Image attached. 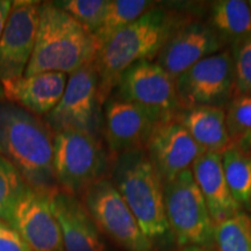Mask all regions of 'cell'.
I'll return each mask as SVG.
<instances>
[{
  "label": "cell",
  "instance_id": "1",
  "mask_svg": "<svg viewBox=\"0 0 251 251\" xmlns=\"http://www.w3.org/2000/svg\"><path fill=\"white\" fill-rule=\"evenodd\" d=\"M187 21L188 19L179 13L156 5L113 35L99 49L94 59L100 105L107 100L126 70L139 62L156 58L172 34Z\"/></svg>",
  "mask_w": 251,
  "mask_h": 251
},
{
  "label": "cell",
  "instance_id": "2",
  "mask_svg": "<svg viewBox=\"0 0 251 251\" xmlns=\"http://www.w3.org/2000/svg\"><path fill=\"white\" fill-rule=\"evenodd\" d=\"M54 131L35 114L0 103V153L31 188L52 197L59 188L54 169Z\"/></svg>",
  "mask_w": 251,
  "mask_h": 251
},
{
  "label": "cell",
  "instance_id": "3",
  "mask_svg": "<svg viewBox=\"0 0 251 251\" xmlns=\"http://www.w3.org/2000/svg\"><path fill=\"white\" fill-rule=\"evenodd\" d=\"M98 47L92 34L54 2L40 6L35 48L25 76L43 72L74 74L94 62Z\"/></svg>",
  "mask_w": 251,
  "mask_h": 251
},
{
  "label": "cell",
  "instance_id": "4",
  "mask_svg": "<svg viewBox=\"0 0 251 251\" xmlns=\"http://www.w3.org/2000/svg\"><path fill=\"white\" fill-rule=\"evenodd\" d=\"M112 181L151 242L168 233L163 181L146 149L115 157Z\"/></svg>",
  "mask_w": 251,
  "mask_h": 251
},
{
  "label": "cell",
  "instance_id": "5",
  "mask_svg": "<svg viewBox=\"0 0 251 251\" xmlns=\"http://www.w3.org/2000/svg\"><path fill=\"white\" fill-rule=\"evenodd\" d=\"M169 229L180 247H214V222L192 170L163 183Z\"/></svg>",
  "mask_w": 251,
  "mask_h": 251
},
{
  "label": "cell",
  "instance_id": "6",
  "mask_svg": "<svg viewBox=\"0 0 251 251\" xmlns=\"http://www.w3.org/2000/svg\"><path fill=\"white\" fill-rule=\"evenodd\" d=\"M106 156L96 135L84 131H61L54 139V169L59 188L72 196L81 194L102 179Z\"/></svg>",
  "mask_w": 251,
  "mask_h": 251
},
{
  "label": "cell",
  "instance_id": "7",
  "mask_svg": "<svg viewBox=\"0 0 251 251\" xmlns=\"http://www.w3.org/2000/svg\"><path fill=\"white\" fill-rule=\"evenodd\" d=\"M83 205L99 231L127 251H151L152 242L111 179L102 178L81 193Z\"/></svg>",
  "mask_w": 251,
  "mask_h": 251
},
{
  "label": "cell",
  "instance_id": "8",
  "mask_svg": "<svg viewBox=\"0 0 251 251\" xmlns=\"http://www.w3.org/2000/svg\"><path fill=\"white\" fill-rule=\"evenodd\" d=\"M180 111L199 106L224 108L234 98V56L229 50L201 59L176 78Z\"/></svg>",
  "mask_w": 251,
  "mask_h": 251
},
{
  "label": "cell",
  "instance_id": "9",
  "mask_svg": "<svg viewBox=\"0 0 251 251\" xmlns=\"http://www.w3.org/2000/svg\"><path fill=\"white\" fill-rule=\"evenodd\" d=\"M119 98L148 111L159 122L180 111L176 78L157 62H139L124 72L118 83Z\"/></svg>",
  "mask_w": 251,
  "mask_h": 251
},
{
  "label": "cell",
  "instance_id": "10",
  "mask_svg": "<svg viewBox=\"0 0 251 251\" xmlns=\"http://www.w3.org/2000/svg\"><path fill=\"white\" fill-rule=\"evenodd\" d=\"M99 106L98 74L93 62L70 75L61 101L47 115V125L55 134L74 130L94 135Z\"/></svg>",
  "mask_w": 251,
  "mask_h": 251
},
{
  "label": "cell",
  "instance_id": "11",
  "mask_svg": "<svg viewBox=\"0 0 251 251\" xmlns=\"http://www.w3.org/2000/svg\"><path fill=\"white\" fill-rule=\"evenodd\" d=\"M41 2L13 1L5 29L0 37V80L25 76L35 48Z\"/></svg>",
  "mask_w": 251,
  "mask_h": 251
},
{
  "label": "cell",
  "instance_id": "12",
  "mask_svg": "<svg viewBox=\"0 0 251 251\" xmlns=\"http://www.w3.org/2000/svg\"><path fill=\"white\" fill-rule=\"evenodd\" d=\"M50 198L27 185L19 197L9 225L31 251H63L62 234Z\"/></svg>",
  "mask_w": 251,
  "mask_h": 251
},
{
  "label": "cell",
  "instance_id": "13",
  "mask_svg": "<svg viewBox=\"0 0 251 251\" xmlns=\"http://www.w3.org/2000/svg\"><path fill=\"white\" fill-rule=\"evenodd\" d=\"M146 151L163 183L190 170L203 152L177 118L156 126Z\"/></svg>",
  "mask_w": 251,
  "mask_h": 251
},
{
  "label": "cell",
  "instance_id": "14",
  "mask_svg": "<svg viewBox=\"0 0 251 251\" xmlns=\"http://www.w3.org/2000/svg\"><path fill=\"white\" fill-rule=\"evenodd\" d=\"M224 46L209 25L188 20L168 40L157 55V63L177 78L201 59L222 51Z\"/></svg>",
  "mask_w": 251,
  "mask_h": 251
},
{
  "label": "cell",
  "instance_id": "15",
  "mask_svg": "<svg viewBox=\"0 0 251 251\" xmlns=\"http://www.w3.org/2000/svg\"><path fill=\"white\" fill-rule=\"evenodd\" d=\"M159 121L151 113L126 101L111 99L105 106V137L115 157L133 150L146 149Z\"/></svg>",
  "mask_w": 251,
  "mask_h": 251
},
{
  "label": "cell",
  "instance_id": "16",
  "mask_svg": "<svg viewBox=\"0 0 251 251\" xmlns=\"http://www.w3.org/2000/svg\"><path fill=\"white\" fill-rule=\"evenodd\" d=\"M50 205L61 229L63 251H106L99 229L76 196L59 190Z\"/></svg>",
  "mask_w": 251,
  "mask_h": 251
},
{
  "label": "cell",
  "instance_id": "17",
  "mask_svg": "<svg viewBox=\"0 0 251 251\" xmlns=\"http://www.w3.org/2000/svg\"><path fill=\"white\" fill-rule=\"evenodd\" d=\"M67 84V74L62 72H43L1 81L9 102L35 115H48L61 101Z\"/></svg>",
  "mask_w": 251,
  "mask_h": 251
},
{
  "label": "cell",
  "instance_id": "18",
  "mask_svg": "<svg viewBox=\"0 0 251 251\" xmlns=\"http://www.w3.org/2000/svg\"><path fill=\"white\" fill-rule=\"evenodd\" d=\"M191 170L214 225L242 212L226 181L222 152L203 151L193 163Z\"/></svg>",
  "mask_w": 251,
  "mask_h": 251
},
{
  "label": "cell",
  "instance_id": "19",
  "mask_svg": "<svg viewBox=\"0 0 251 251\" xmlns=\"http://www.w3.org/2000/svg\"><path fill=\"white\" fill-rule=\"evenodd\" d=\"M176 118L186 128L202 151L224 152L231 144L225 108L199 106L179 111Z\"/></svg>",
  "mask_w": 251,
  "mask_h": 251
},
{
  "label": "cell",
  "instance_id": "20",
  "mask_svg": "<svg viewBox=\"0 0 251 251\" xmlns=\"http://www.w3.org/2000/svg\"><path fill=\"white\" fill-rule=\"evenodd\" d=\"M209 26L222 41L237 43L251 37V7L244 0H219L213 2Z\"/></svg>",
  "mask_w": 251,
  "mask_h": 251
},
{
  "label": "cell",
  "instance_id": "21",
  "mask_svg": "<svg viewBox=\"0 0 251 251\" xmlns=\"http://www.w3.org/2000/svg\"><path fill=\"white\" fill-rule=\"evenodd\" d=\"M155 4L148 0H108L101 24L92 34L98 51L113 35L155 7Z\"/></svg>",
  "mask_w": 251,
  "mask_h": 251
},
{
  "label": "cell",
  "instance_id": "22",
  "mask_svg": "<svg viewBox=\"0 0 251 251\" xmlns=\"http://www.w3.org/2000/svg\"><path fill=\"white\" fill-rule=\"evenodd\" d=\"M222 168L229 191L237 205L251 207V155L237 144H230L222 152Z\"/></svg>",
  "mask_w": 251,
  "mask_h": 251
},
{
  "label": "cell",
  "instance_id": "23",
  "mask_svg": "<svg viewBox=\"0 0 251 251\" xmlns=\"http://www.w3.org/2000/svg\"><path fill=\"white\" fill-rule=\"evenodd\" d=\"M216 251H251V216L243 211L214 227Z\"/></svg>",
  "mask_w": 251,
  "mask_h": 251
},
{
  "label": "cell",
  "instance_id": "24",
  "mask_svg": "<svg viewBox=\"0 0 251 251\" xmlns=\"http://www.w3.org/2000/svg\"><path fill=\"white\" fill-rule=\"evenodd\" d=\"M26 186L20 172L0 153V220L9 224L15 203Z\"/></svg>",
  "mask_w": 251,
  "mask_h": 251
},
{
  "label": "cell",
  "instance_id": "25",
  "mask_svg": "<svg viewBox=\"0 0 251 251\" xmlns=\"http://www.w3.org/2000/svg\"><path fill=\"white\" fill-rule=\"evenodd\" d=\"M54 4L93 34L101 24L108 0H62Z\"/></svg>",
  "mask_w": 251,
  "mask_h": 251
},
{
  "label": "cell",
  "instance_id": "26",
  "mask_svg": "<svg viewBox=\"0 0 251 251\" xmlns=\"http://www.w3.org/2000/svg\"><path fill=\"white\" fill-rule=\"evenodd\" d=\"M226 124L231 144L251 136V97H234L226 111Z\"/></svg>",
  "mask_w": 251,
  "mask_h": 251
},
{
  "label": "cell",
  "instance_id": "27",
  "mask_svg": "<svg viewBox=\"0 0 251 251\" xmlns=\"http://www.w3.org/2000/svg\"><path fill=\"white\" fill-rule=\"evenodd\" d=\"M233 56L234 97H251V37L237 43Z\"/></svg>",
  "mask_w": 251,
  "mask_h": 251
},
{
  "label": "cell",
  "instance_id": "28",
  "mask_svg": "<svg viewBox=\"0 0 251 251\" xmlns=\"http://www.w3.org/2000/svg\"><path fill=\"white\" fill-rule=\"evenodd\" d=\"M0 251H31L15 229L0 220Z\"/></svg>",
  "mask_w": 251,
  "mask_h": 251
},
{
  "label": "cell",
  "instance_id": "29",
  "mask_svg": "<svg viewBox=\"0 0 251 251\" xmlns=\"http://www.w3.org/2000/svg\"><path fill=\"white\" fill-rule=\"evenodd\" d=\"M12 5H13V1L0 0V37L2 35V31L5 29L6 23H7L9 13H11Z\"/></svg>",
  "mask_w": 251,
  "mask_h": 251
},
{
  "label": "cell",
  "instance_id": "30",
  "mask_svg": "<svg viewBox=\"0 0 251 251\" xmlns=\"http://www.w3.org/2000/svg\"><path fill=\"white\" fill-rule=\"evenodd\" d=\"M177 251H216L213 249V247H203V246H187L181 247Z\"/></svg>",
  "mask_w": 251,
  "mask_h": 251
},
{
  "label": "cell",
  "instance_id": "31",
  "mask_svg": "<svg viewBox=\"0 0 251 251\" xmlns=\"http://www.w3.org/2000/svg\"><path fill=\"white\" fill-rule=\"evenodd\" d=\"M249 5H250V7H251V1H249Z\"/></svg>",
  "mask_w": 251,
  "mask_h": 251
}]
</instances>
